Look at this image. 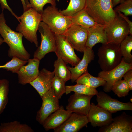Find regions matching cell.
<instances>
[{
  "instance_id": "cell-1",
  "label": "cell",
  "mask_w": 132,
  "mask_h": 132,
  "mask_svg": "<svg viewBox=\"0 0 132 132\" xmlns=\"http://www.w3.org/2000/svg\"><path fill=\"white\" fill-rule=\"evenodd\" d=\"M0 34L4 42L9 47V57H16L22 60L28 61L30 55L23 45V35L19 32L12 30L7 25L3 12L0 14Z\"/></svg>"
},
{
  "instance_id": "cell-2",
  "label": "cell",
  "mask_w": 132,
  "mask_h": 132,
  "mask_svg": "<svg viewBox=\"0 0 132 132\" xmlns=\"http://www.w3.org/2000/svg\"><path fill=\"white\" fill-rule=\"evenodd\" d=\"M113 8L112 0H86L84 8L97 23L106 26L118 16Z\"/></svg>"
},
{
  "instance_id": "cell-3",
  "label": "cell",
  "mask_w": 132,
  "mask_h": 132,
  "mask_svg": "<svg viewBox=\"0 0 132 132\" xmlns=\"http://www.w3.org/2000/svg\"><path fill=\"white\" fill-rule=\"evenodd\" d=\"M19 23L16 30L31 43L38 46L37 32L42 21L41 14L31 7L19 17Z\"/></svg>"
},
{
  "instance_id": "cell-4",
  "label": "cell",
  "mask_w": 132,
  "mask_h": 132,
  "mask_svg": "<svg viewBox=\"0 0 132 132\" xmlns=\"http://www.w3.org/2000/svg\"><path fill=\"white\" fill-rule=\"evenodd\" d=\"M42 21L56 34H63L72 24L70 17L61 13L55 6H49L41 14Z\"/></svg>"
},
{
  "instance_id": "cell-5",
  "label": "cell",
  "mask_w": 132,
  "mask_h": 132,
  "mask_svg": "<svg viewBox=\"0 0 132 132\" xmlns=\"http://www.w3.org/2000/svg\"><path fill=\"white\" fill-rule=\"evenodd\" d=\"M98 63L102 71H109L117 66L121 61L122 57L120 44L108 43L102 44L98 49Z\"/></svg>"
},
{
  "instance_id": "cell-6",
  "label": "cell",
  "mask_w": 132,
  "mask_h": 132,
  "mask_svg": "<svg viewBox=\"0 0 132 132\" xmlns=\"http://www.w3.org/2000/svg\"><path fill=\"white\" fill-rule=\"evenodd\" d=\"M38 30L41 34V41L34 52L33 57L40 61L47 54L55 52L56 42L55 34L44 22H40Z\"/></svg>"
},
{
  "instance_id": "cell-7",
  "label": "cell",
  "mask_w": 132,
  "mask_h": 132,
  "mask_svg": "<svg viewBox=\"0 0 132 132\" xmlns=\"http://www.w3.org/2000/svg\"><path fill=\"white\" fill-rule=\"evenodd\" d=\"M107 43H112L120 44L129 34L127 23L119 16L108 25L105 26Z\"/></svg>"
},
{
  "instance_id": "cell-8",
  "label": "cell",
  "mask_w": 132,
  "mask_h": 132,
  "mask_svg": "<svg viewBox=\"0 0 132 132\" xmlns=\"http://www.w3.org/2000/svg\"><path fill=\"white\" fill-rule=\"evenodd\" d=\"M132 69V63H126L122 58L120 63L116 67L109 71H102L98 74V77L103 79L106 82L103 90L106 92H110L112 87L117 81L122 79L125 73Z\"/></svg>"
},
{
  "instance_id": "cell-9",
  "label": "cell",
  "mask_w": 132,
  "mask_h": 132,
  "mask_svg": "<svg viewBox=\"0 0 132 132\" xmlns=\"http://www.w3.org/2000/svg\"><path fill=\"white\" fill-rule=\"evenodd\" d=\"M63 35L74 49L83 52L86 47L88 29L72 24Z\"/></svg>"
},
{
  "instance_id": "cell-10",
  "label": "cell",
  "mask_w": 132,
  "mask_h": 132,
  "mask_svg": "<svg viewBox=\"0 0 132 132\" xmlns=\"http://www.w3.org/2000/svg\"><path fill=\"white\" fill-rule=\"evenodd\" d=\"M41 98L42 104L37 112L36 120L42 125L48 117L57 110L60 106L59 99L55 95L52 88L44 94Z\"/></svg>"
},
{
  "instance_id": "cell-11",
  "label": "cell",
  "mask_w": 132,
  "mask_h": 132,
  "mask_svg": "<svg viewBox=\"0 0 132 132\" xmlns=\"http://www.w3.org/2000/svg\"><path fill=\"white\" fill-rule=\"evenodd\" d=\"M56 48L55 53L57 57L60 58L66 64L73 67L80 61L76 54L74 49L63 35L55 34Z\"/></svg>"
},
{
  "instance_id": "cell-12",
  "label": "cell",
  "mask_w": 132,
  "mask_h": 132,
  "mask_svg": "<svg viewBox=\"0 0 132 132\" xmlns=\"http://www.w3.org/2000/svg\"><path fill=\"white\" fill-rule=\"evenodd\" d=\"M97 106L111 114L122 110H132V103H124L112 98L103 91H99L96 95Z\"/></svg>"
},
{
  "instance_id": "cell-13",
  "label": "cell",
  "mask_w": 132,
  "mask_h": 132,
  "mask_svg": "<svg viewBox=\"0 0 132 132\" xmlns=\"http://www.w3.org/2000/svg\"><path fill=\"white\" fill-rule=\"evenodd\" d=\"M94 96L81 95L74 93L69 98L66 109L72 113L87 116L91 106V100Z\"/></svg>"
},
{
  "instance_id": "cell-14",
  "label": "cell",
  "mask_w": 132,
  "mask_h": 132,
  "mask_svg": "<svg viewBox=\"0 0 132 132\" xmlns=\"http://www.w3.org/2000/svg\"><path fill=\"white\" fill-rule=\"evenodd\" d=\"M99 132H132V116L125 112L113 118L109 125L100 127Z\"/></svg>"
},
{
  "instance_id": "cell-15",
  "label": "cell",
  "mask_w": 132,
  "mask_h": 132,
  "mask_svg": "<svg viewBox=\"0 0 132 132\" xmlns=\"http://www.w3.org/2000/svg\"><path fill=\"white\" fill-rule=\"evenodd\" d=\"M87 118L89 122L94 127L107 125L112 121V114L94 103H92Z\"/></svg>"
},
{
  "instance_id": "cell-16",
  "label": "cell",
  "mask_w": 132,
  "mask_h": 132,
  "mask_svg": "<svg viewBox=\"0 0 132 132\" xmlns=\"http://www.w3.org/2000/svg\"><path fill=\"white\" fill-rule=\"evenodd\" d=\"M89 123L87 116L72 113L60 125L54 129V132H77Z\"/></svg>"
},
{
  "instance_id": "cell-17",
  "label": "cell",
  "mask_w": 132,
  "mask_h": 132,
  "mask_svg": "<svg viewBox=\"0 0 132 132\" xmlns=\"http://www.w3.org/2000/svg\"><path fill=\"white\" fill-rule=\"evenodd\" d=\"M40 61L34 58H29L28 60L27 64L20 68L17 73L19 84L23 85L30 84L37 78L39 72Z\"/></svg>"
},
{
  "instance_id": "cell-18",
  "label": "cell",
  "mask_w": 132,
  "mask_h": 132,
  "mask_svg": "<svg viewBox=\"0 0 132 132\" xmlns=\"http://www.w3.org/2000/svg\"><path fill=\"white\" fill-rule=\"evenodd\" d=\"M51 72L45 68L39 71L37 78L30 84L36 90L41 97L52 88V83L55 76Z\"/></svg>"
},
{
  "instance_id": "cell-19",
  "label": "cell",
  "mask_w": 132,
  "mask_h": 132,
  "mask_svg": "<svg viewBox=\"0 0 132 132\" xmlns=\"http://www.w3.org/2000/svg\"><path fill=\"white\" fill-rule=\"evenodd\" d=\"M82 59L74 67L67 66L71 73V80L72 82L75 81L81 75L88 71V65L93 60L95 54L92 49L86 47L83 52Z\"/></svg>"
},
{
  "instance_id": "cell-20",
  "label": "cell",
  "mask_w": 132,
  "mask_h": 132,
  "mask_svg": "<svg viewBox=\"0 0 132 132\" xmlns=\"http://www.w3.org/2000/svg\"><path fill=\"white\" fill-rule=\"evenodd\" d=\"M72 112L65 110L62 106L51 114L45 119L42 125L46 131L54 129L62 124Z\"/></svg>"
},
{
  "instance_id": "cell-21",
  "label": "cell",
  "mask_w": 132,
  "mask_h": 132,
  "mask_svg": "<svg viewBox=\"0 0 132 132\" xmlns=\"http://www.w3.org/2000/svg\"><path fill=\"white\" fill-rule=\"evenodd\" d=\"M105 26L98 24L88 29V36L86 46L92 49L97 44L107 43Z\"/></svg>"
},
{
  "instance_id": "cell-22",
  "label": "cell",
  "mask_w": 132,
  "mask_h": 132,
  "mask_svg": "<svg viewBox=\"0 0 132 132\" xmlns=\"http://www.w3.org/2000/svg\"><path fill=\"white\" fill-rule=\"evenodd\" d=\"M72 24L87 29L99 24L87 12L84 8L70 17Z\"/></svg>"
},
{
  "instance_id": "cell-23",
  "label": "cell",
  "mask_w": 132,
  "mask_h": 132,
  "mask_svg": "<svg viewBox=\"0 0 132 132\" xmlns=\"http://www.w3.org/2000/svg\"><path fill=\"white\" fill-rule=\"evenodd\" d=\"M34 131L26 124H21L17 121L1 123L0 132H34Z\"/></svg>"
},
{
  "instance_id": "cell-24",
  "label": "cell",
  "mask_w": 132,
  "mask_h": 132,
  "mask_svg": "<svg viewBox=\"0 0 132 132\" xmlns=\"http://www.w3.org/2000/svg\"><path fill=\"white\" fill-rule=\"evenodd\" d=\"M57 57L54 64L53 71L55 75L66 82L71 80V73L66 63L60 58Z\"/></svg>"
},
{
  "instance_id": "cell-25",
  "label": "cell",
  "mask_w": 132,
  "mask_h": 132,
  "mask_svg": "<svg viewBox=\"0 0 132 132\" xmlns=\"http://www.w3.org/2000/svg\"><path fill=\"white\" fill-rule=\"evenodd\" d=\"M75 82L77 83L84 84L95 88L101 86H103L106 83L102 78L95 77L88 71L81 75Z\"/></svg>"
},
{
  "instance_id": "cell-26",
  "label": "cell",
  "mask_w": 132,
  "mask_h": 132,
  "mask_svg": "<svg viewBox=\"0 0 132 132\" xmlns=\"http://www.w3.org/2000/svg\"><path fill=\"white\" fill-rule=\"evenodd\" d=\"M65 93L67 95L72 92L81 95H96L98 92L95 88L86 85L77 83L74 85L65 86Z\"/></svg>"
},
{
  "instance_id": "cell-27",
  "label": "cell",
  "mask_w": 132,
  "mask_h": 132,
  "mask_svg": "<svg viewBox=\"0 0 132 132\" xmlns=\"http://www.w3.org/2000/svg\"><path fill=\"white\" fill-rule=\"evenodd\" d=\"M120 49L122 58L128 63H132V35H127L120 44Z\"/></svg>"
},
{
  "instance_id": "cell-28",
  "label": "cell",
  "mask_w": 132,
  "mask_h": 132,
  "mask_svg": "<svg viewBox=\"0 0 132 132\" xmlns=\"http://www.w3.org/2000/svg\"><path fill=\"white\" fill-rule=\"evenodd\" d=\"M86 0H70L67 7L59 11L64 15L71 17L84 8Z\"/></svg>"
},
{
  "instance_id": "cell-29",
  "label": "cell",
  "mask_w": 132,
  "mask_h": 132,
  "mask_svg": "<svg viewBox=\"0 0 132 132\" xmlns=\"http://www.w3.org/2000/svg\"><path fill=\"white\" fill-rule=\"evenodd\" d=\"M9 91L8 80L5 79L0 80V115L3 112L7 104Z\"/></svg>"
},
{
  "instance_id": "cell-30",
  "label": "cell",
  "mask_w": 132,
  "mask_h": 132,
  "mask_svg": "<svg viewBox=\"0 0 132 132\" xmlns=\"http://www.w3.org/2000/svg\"><path fill=\"white\" fill-rule=\"evenodd\" d=\"M111 90L119 97H121L127 96L130 90L128 85L125 81L121 79L114 83Z\"/></svg>"
},
{
  "instance_id": "cell-31",
  "label": "cell",
  "mask_w": 132,
  "mask_h": 132,
  "mask_svg": "<svg viewBox=\"0 0 132 132\" xmlns=\"http://www.w3.org/2000/svg\"><path fill=\"white\" fill-rule=\"evenodd\" d=\"M27 62L28 61L22 60L16 57H13L11 60L1 65V67L7 71L17 73L20 68Z\"/></svg>"
},
{
  "instance_id": "cell-32",
  "label": "cell",
  "mask_w": 132,
  "mask_h": 132,
  "mask_svg": "<svg viewBox=\"0 0 132 132\" xmlns=\"http://www.w3.org/2000/svg\"><path fill=\"white\" fill-rule=\"evenodd\" d=\"M65 83L55 75L52 81V88L55 95L59 99L65 93Z\"/></svg>"
},
{
  "instance_id": "cell-33",
  "label": "cell",
  "mask_w": 132,
  "mask_h": 132,
  "mask_svg": "<svg viewBox=\"0 0 132 132\" xmlns=\"http://www.w3.org/2000/svg\"><path fill=\"white\" fill-rule=\"evenodd\" d=\"M29 3V6L36 10L41 14L44 6L47 3L51 5L56 6V1L59 0H28Z\"/></svg>"
},
{
  "instance_id": "cell-34",
  "label": "cell",
  "mask_w": 132,
  "mask_h": 132,
  "mask_svg": "<svg viewBox=\"0 0 132 132\" xmlns=\"http://www.w3.org/2000/svg\"><path fill=\"white\" fill-rule=\"evenodd\" d=\"M114 10L117 13L122 12L127 16L132 15V0H122Z\"/></svg>"
},
{
  "instance_id": "cell-35",
  "label": "cell",
  "mask_w": 132,
  "mask_h": 132,
  "mask_svg": "<svg viewBox=\"0 0 132 132\" xmlns=\"http://www.w3.org/2000/svg\"><path fill=\"white\" fill-rule=\"evenodd\" d=\"M123 77L128 85L130 90H132V69L126 72Z\"/></svg>"
},
{
  "instance_id": "cell-36",
  "label": "cell",
  "mask_w": 132,
  "mask_h": 132,
  "mask_svg": "<svg viewBox=\"0 0 132 132\" xmlns=\"http://www.w3.org/2000/svg\"><path fill=\"white\" fill-rule=\"evenodd\" d=\"M0 4L2 11L4 9H6L9 10L19 21V17L17 16L13 11L11 8L9 7L8 4L6 0H0Z\"/></svg>"
},
{
  "instance_id": "cell-37",
  "label": "cell",
  "mask_w": 132,
  "mask_h": 132,
  "mask_svg": "<svg viewBox=\"0 0 132 132\" xmlns=\"http://www.w3.org/2000/svg\"><path fill=\"white\" fill-rule=\"evenodd\" d=\"M118 15L122 17L127 23L129 28V34L132 35V22L129 20L127 16L124 15L121 12H118Z\"/></svg>"
},
{
  "instance_id": "cell-38",
  "label": "cell",
  "mask_w": 132,
  "mask_h": 132,
  "mask_svg": "<svg viewBox=\"0 0 132 132\" xmlns=\"http://www.w3.org/2000/svg\"><path fill=\"white\" fill-rule=\"evenodd\" d=\"M22 5L24 12L30 7L29 6V3L28 0H20Z\"/></svg>"
},
{
  "instance_id": "cell-39",
  "label": "cell",
  "mask_w": 132,
  "mask_h": 132,
  "mask_svg": "<svg viewBox=\"0 0 132 132\" xmlns=\"http://www.w3.org/2000/svg\"><path fill=\"white\" fill-rule=\"evenodd\" d=\"M121 0H112L113 7H115L118 4H119Z\"/></svg>"
},
{
  "instance_id": "cell-40",
  "label": "cell",
  "mask_w": 132,
  "mask_h": 132,
  "mask_svg": "<svg viewBox=\"0 0 132 132\" xmlns=\"http://www.w3.org/2000/svg\"><path fill=\"white\" fill-rule=\"evenodd\" d=\"M4 42V41L3 38L0 36V46Z\"/></svg>"
},
{
  "instance_id": "cell-41",
  "label": "cell",
  "mask_w": 132,
  "mask_h": 132,
  "mask_svg": "<svg viewBox=\"0 0 132 132\" xmlns=\"http://www.w3.org/2000/svg\"><path fill=\"white\" fill-rule=\"evenodd\" d=\"M132 97L130 99V101L131 102V103H132Z\"/></svg>"
}]
</instances>
